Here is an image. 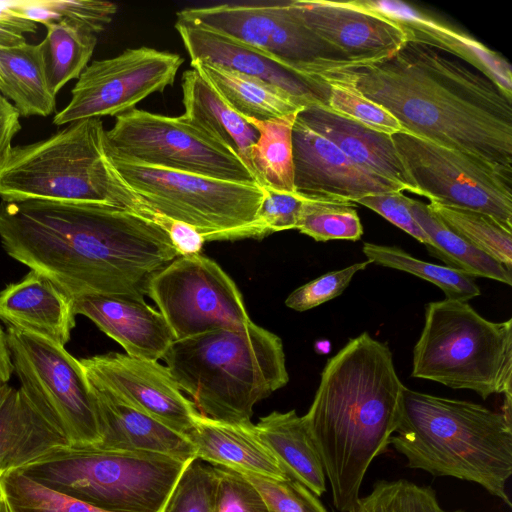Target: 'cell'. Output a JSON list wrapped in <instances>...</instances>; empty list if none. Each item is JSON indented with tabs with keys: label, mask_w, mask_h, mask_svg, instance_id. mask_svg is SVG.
<instances>
[{
	"label": "cell",
	"mask_w": 512,
	"mask_h": 512,
	"mask_svg": "<svg viewBox=\"0 0 512 512\" xmlns=\"http://www.w3.org/2000/svg\"><path fill=\"white\" fill-rule=\"evenodd\" d=\"M0 242L72 299L144 300L152 277L180 256L161 227L104 202L1 201Z\"/></svg>",
	"instance_id": "cell-1"
},
{
	"label": "cell",
	"mask_w": 512,
	"mask_h": 512,
	"mask_svg": "<svg viewBox=\"0 0 512 512\" xmlns=\"http://www.w3.org/2000/svg\"><path fill=\"white\" fill-rule=\"evenodd\" d=\"M354 87L404 132L512 173V97L461 60L407 41L387 57L322 77Z\"/></svg>",
	"instance_id": "cell-2"
},
{
	"label": "cell",
	"mask_w": 512,
	"mask_h": 512,
	"mask_svg": "<svg viewBox=\"0 0 512 512\" xmlns=\"http://www.w3.org/2000/svg\"><path fill=\"white\" fill-rule=\"evenodd\" d=\"M404 388L388 344L367 332L327 360L302 417L338 511L355 507L370 464L387 450L400 421Z\"/></svg>",
	"instance_id": "cell-3"
},
{
	"label": "cell",
	"mask_w": 512,
	"mask_h": 512,
	"mask_svg": "<svg viewBox=\"0 0 512 512\" xmlns=\"http://www.w3.org/2000/svg\"><path fill=\"white\" fill-rule=\"evenodd\" d=\"M395 433L390 444L409 468L476 483L511 507L510 413L405 387Z\"/></svg>",
	"instance_id": "cell-4"
},
{
	"label": "cell",
	"mask_w": 512,
	"mask_h": 512,
	"mask_svg": "<svg viewBox=\"0 0 512 512\" xmlns=\"http://www.w3.org/2000/svg\"><path fill=\"white\" fill-rule=\"evenodd\" d=\"M197 411L250 423L256 403L289 381L281 338L255 324L176 340L162 358Z\"/></svg>",
	"instance_id": "cell-5"
},
{
	"label": "cell",
	"mask_w": 512,
	"mask_h": 512,
	"mask_svg": "<svg viewBox=\"0 0 512 512\" xmlns=\"http://www.w3.org/2000/svg\"><path fill=\"white\" fill-rule=\"evenodd\" d=\"M191 460L148 451L65 445L17 470L108 512H162Z\"/></svg>",
	"instance_id": "cell-6"
},
{
	"label": "cell",
	"mask_w": 512,
	"mask_h": 512,
	"mask_svg": "<svg viewBox=\"0 0 512 512\" xmlns=\"http://www.w3.org/2000/svg\"><path fill=\"white\" fill-rule=\"evenodd\" d=\"M411 376L512 402V319L489 321L465 301L428 303Z\"/></svg>",
	"instance_id": "cell-7"
},
{
	"label": "cell",
	"mask_w": 512,
	"mask_h": 512,
	"mask_svg": "<svg viewBox=\"0 0 512 512\" xmlns=\"http://www.w3.org/2000/svg\"><path fill=\"white\" fill-rule=\"evenodd\" d=\"M105 132L102 120L91 118L12 146L0 167V198L111 203Z\"/></svg>",
	"instance_id": "cell-8"
},
{
	"label": "cell",
	"mask_w": 512,
	"mask_h": 512,
	"mask_svg": "<svg viewBox=\"0 0 512 512\" xmlns=\"http://www.w3.org/2000/svg\"><path fill=\"white\" fill-rule=\"evenodd\" d=\"M106 154L120 177L145 201L195 228L205 241L229 240L255 219L265 197L257 183L160 169Z\"/></svg>",
	"instance_id": "cell-9"
},
{
	"label": "cell",
	"mask_w": 512,
	"mask_h": 512,
	"mask_svg": "<svg viewBox=\"0 0 512 512\" xmlns=\"http://www.w3.org/2000/svg\"><path fill=\"white\" fill-rule=\"evenodd\" d=\"M178 21L205 26L256 48L312 82L339 69L358 66L307 28L291 1L224 3L186 8Z\"/></svg>",
	"instance_id": "cell-10"
},
{
	"label": "cell",
	"mask_w": 512,
	"mask_h": 512,
	"mask_svg": "<svg viewBox=\"0 0 512 512\" xmlns=\"http://www.w3.org/2000/svg\"><path fill=\"white\" fill-rule=\"evenodd\" d=\"M108 154L142 165L227 181L257 183L241 157L184 116L134 108L105 132Z\"/></svg>",
	"instance_id": "cell-11"
},
{
	"label": "cell",
	"mask_w": 512,
	"mask_h": 512,
	"mask_svg": "<svg viewBox=\"0 0 512 512\" xmlns=\"http://www.w3.org/2000/svg\"><path fill=\"white\" fill-rule=\"evenodd\" d=\"M20 389L70 446L96 445L100 430L96 398L80 362L62 346L7 330Z\"/></svg>",
	"instance_id": "cell-12"
},
{
	"label": "cell",
	"mask_w": 512,
	"mask_h": 512,
	"mask_svg": "<svg viewBox=\"0 0 512 512\" xmlns=\"http://www.w3.org/2000/svg\"><path fill=\"white\" fill-rule=\"evenodd\" d=\"M391 137L418 195L430 203L487 214L512 231V173L408 132Z\"/></svg>",
	"instance_id": "cell-13"
},
{
	"label": "cell",
	"mask_w": 512,
	"mask_h": 512,
	"mask_svg": "<svg viewBox=\"0 0 512 512\" xmlns=\"http://www.w3.org/2000/svg\"><path fill=\"white\" fill-rule=\"evenodd\" d=\"M147 296L176 340L216 329L240 328L250 319L230 276L202 254L179 256L150 280Z\"/></svg>",
	"instance_id": "cell-14"
},
{
	"label": "cell",
	"mask_w": 512,
	"mask_h": 512,
	"mask_svg": "<svg viewBox=\"0 0 512 512\" xmlns=\"http://www.w3.org/2000/svg\"><path fill=\"white\" fill-rule=\"evenodd\" d=\"M183 61L176 53L144 46L94 60L81 73L70 101L54 116L53 124L122 115L173 85Z\"/></svg>",
	"instance_id": "cell-15"
},
{
	"label": "cell",
	"mask_w": 512,
	"mask_h": 512,
	"mask_svg": "<svg viewBox=\"0 0 512 512\" xmlns=\"http://www.w3.org/2000/svg\"><path fill=\"white\" fill-rule=\"evenodd\" d=\"M88 381L124 404L186 436L198 413L169 369L158 361L121 353L80 359Z\"/></svg>",
	"instance_id": "cell-16"
},
{
	"label": "cell",
	"mask_w": 512,
	"mask_h": 512,
	"mask_svg": "<svg viewBox=\"0 0 512 512\" xmlns=\"http://www.w3.org/2000/svg\"><path fill=\"white\" fill-rule=\"evenodd\" d=\"M291 5L307 28L359 65L387 57L408 41L405 30L369 0H291Z\"/></svg>",
	"instance_id": "cell-17"
},
{
	"label": "cell",
	"mask_w": 512,
	"mask_h": 512,
	"mask_svg": "<svg viewBox=\"0 0 512 512\" xmlns=\"http://www.w3.org/2000/svg\"><path fill=\"white\" fill-rule=\"evenodd\" d=\"M294 190L308 200L352 203L362 197L403 191L370 173L296 118L292 130Z\"/></svg>",
	"instance_id": "cell-18"
},
{
	"label": "cell",
	"mask_w": 512,
	"mask_h": 512,
	"mask_svg": "<svg viewBox=\"0 0 512 512\" xmlns=\"http://www.w3.org/2000/svg\"><path fill=\"white\" fill-rule=\"evenodd\" d=\"M191 61L204 60L286 91L302 106L327 105L328 85L312 82L285 68L264 52L205 26L176 20Z\"/></svg>",
	"instance_id": "cell-19"
},
{
	"label": "cell",
	"mask_w": 512,
	"mask_h": 512,
	"mask_svg": "<svg viewBox=\"0 0 512 512\" xmlns=\"http://www.w3.org/2000/svg\"><path fill=\"white\" fill-rule=\"evenodd\" d=\"M73 304L76 315L89 318L129 356L158 361L176 341L162 314L145 300L85 296Z\"/></svg>",
	"instance_id": "cell-20"
},
{
	"label": "cell",
	"mask_w": 512,
	"mask_h": 512,
	"mask_svg": "<svg viewBox=\"0 0 512 512\" xmlns=\"http://www.w3.org/2000/svg\"><path fill=\"white\" fill-rule=\"evenodd\" d=\"M297 118L337 146L362 169L397 184L403 191L418 195L391 135L370 129L322 104L304 107Z\"/></svg>",
	"instance_id": "cell-21"
},
{
	"label": "cell",
	"mask_w": 512,
	"mask_h": 512,
	"mask_svg": "<svg viewBox=\"0 0 512 512\" xmlns=\"http://www.w3.org/2000/svg\"><path fill=\"white\" fill-rule=\"evenodd\" d=\"M73 299L31 270L0 292V320L15 329L65 347L75 326Z\"/></svg>",
	"instance_id": "cell-22"
},
{
	"label": "cell",
	"mask_w": 512,
	"mask_h": 512,
	"mask_svg": "<svg viewBox=\"0 0 512 512\" xmlns=\"http://www.w3.org/2000/svg\"><path fill=\"white\" fill-rule=\"evenodd\" d=\"M195 458L242 474L282 480L288 478L279 461L259 438L256 426L208 418L199 412L186 435Z\"/></svg>",
	"instance_id": "cell-23"
},
{
	"label": "cell",
	"mask_w": 512,
	"mask_h": 512,
	"mask_svg": "<svg viewBox=\"0 0 512 512\" xmlns=\"http://www.w3.org/2000/svg\"><path fill=\"white\" fill-rule=\"evenodd\" d=\"M395 20L414 41L453 55L493 81L512 97V69L508 61L470 36L441 24L399 2L371 1Z\"/></svg>",
	"instance_id": "cell-24"
},
{
	"label": "cell",
	"mask_w": 512,
	"mask_h": 512,
	"mask_svg": "<svg viewBox=\"0 0 512 512\" xmlns=\"http://www.w3.org/2000/svg\"><path fill=\"white\" fill-rule=\"evenodd\" d=\"M93 391L100 430V441L95 446L155 452L182 460L195 458L194 447L186 436L104 391L95 388Z\"/></svg>",
	"instance_id": "cell-25"
},
{
	"label": "cell",
	"mask_w": 512,
	"mask_h": 512,
	"mask_svg": "<svg viewBox=\"0 0 512 512\" xmlns=\"http://www.w3.org/2000/svg\"><path fill=\"white\" fill-rule=\"evenodd\" d=\"M65 445V438L20 388L0 384V473L18 469Z\"/></svg>",
	"instance_id": "cell-26"
},
{
	"label": "cell",
	"mask_w": 512,
	"mask_h": 512,
	"mask_svg": "<svg viewBox=\"0 0 512 512\" xmlns=\"http://www.w3.org/2000/svg\"><path fill=\"white\" fill-rule=\"evenodd\" d=\"M259 438L275 455L286 475L317 497L326 492L320 457L302 416L295 410L273 411L255 424Z\"/></svg>",
	"instance_id": "cell-27"
},
{
	"label": "cell",
	"mask_w": 512,
	"mask_h": 512,
	"mask_svg": "<svg viewBox=\"0 0 512 512\" xmlns=\"http://www.w3.org/2000/svg\"><path fill=\"white\" fill-rule=\"evenodd\" d=\"M182 102V116L235 151L249 167V150L258 138L257 130L227 104L196 68L182 75Z\"/></svg>",
	"instance_id": "cell-28"
},
{
	"label": "cell",
	"mask_w": 512,
	"mask_h": 512,
	"mask_svg": "<svg viewBox=\"0 0 512 512\" xmlns=\"http://www.w3.org/2000/svg\"><path fill=\"white\" fill-rule=\"evenodd\" d=\"M227 104L243 118L270 120L304 108L281 88L204 60L191 61Z\"/></svg>",
	"instance_id": "cell-29"
},
{
	"label": "cell",
	"mask_w": 512,
	"mask_h": 512,
	"mask_svg": "<svg viewBox=\"0 0 512 512\" xmlns=\"http://www.w3.org/2000/svg\"><path fill=\"white\" fill-rule=\"evenodd\" d=\"M0 92L20 116L46 117L53 112L56 97L48 86L41 42L0 48Z\"/></svg>",
	"instance_id": "cell-30"
},
{
	"label": "cell",
	"mask_w": 512,
	"mask_h": 512,
	"mask_svg": "<svg viewBox=\"0 0 512 512\" xmlns=\"http://www.w3.org/2000/svg\"><path fill=\"white\" fill-rule=\"evenodd\" d=\"M410 212L433 244L429 253L448 267L473 278L484 277L512 285V271L483 253L453 230L430 208L429 204L408 198Z\"/></svg>",
	"instance_id": "cell-31"
},
{
	"label": "cell",
	"mask_w": 512,
	"mask_h": 512,
	"mask_svg": "<svg viewBox=\"0 0 512 512\" xmlns=\"http://www.w3.org/2000/svg\"><path fill=\"white\" fill-rule=\"evenodd\" d=\"M298 113L264 121L244 118L258 132L249 150V168L258 185L295 192L292 130Z\"/></svg>",
	"instance_id": "cell-32"
},
{
	"label": "cell",
	"mask_w": 512,
	"mask_h": 512,
	"mask_svg": "<svg viewBox=\"0 0 512 512\" xmlns=\"http://www.w3.org/2000/svg\"><path fill=\"white\" fill-rule=\"evenodd\" d=\"M44 26L46 36L41 44L47 82L56 97L69 81L78 79L88 66L97 44V35L68 21L50 22Z\"/></svg>",
	"instance_id": "cell-33"
},
{
	"label": "cell",
	"mask_w": 512,
	"mask_h": 512,
	"mask_svg": "<svg viewBox=\"0 0 512 512\" xmlns=\"http://www.w3.org/2000/svg\"><path fill=\"white\" fill-rule=\"evenodd\" d=\"M362 251L370 263L404 271L439 287L449 300L465 301L481 294L472 276L448 267L417 259L396 246L365 242Z\"/></svg>",
	"instance_id": "cell-34"
},
{
	"label": "cell",
	"mask_w": 512,
	"mask_h": 512,
	"mask_svg": "<svg viewBox=\"0 0 512 512\" xmlns=\"http://www.w3.org/2000/svg\"><path fill=\"white\" fill-rule=\"evenodd\" d=\"M429 206L456 234L511 271L512 231L481 212L435 203Z\"/></svg>",
	"instance_id": "cell-35"
},
{
	"label": "cell",
	"mask_w": 512,
	"mask_h": 512,
	"mask_svg": "<svg viewBox=\"0 0 512 512\" xmlns=\"http://www.w3.org/2000/svg\"><path fill=\"white\" fill-rule=\"evenodd\" d=\"M0 493L7 512H108L45 487L17 469L0 473Z\"/></svg>",
	"instance_id": "cell-36"
},
{
	"label": "cell",
	"mask_w": 512,
	"mask_h": 512,
	"mask_svg": "<svg viewBox=\"0 0 512 512\" xmlns=\"http://www.w3.org/2000/svg\"><path fill=\"white\" fill-rule=\"evenodd\" d=\"M12 7L37 24L68 21L95 35L106 28L117 12L116 4L99 0H14Z\"/></svg>",
	"instance_id": "cell-37"
},
{
	"label": "cell",
	"mask_w": 512,
	"mask_h": 512,
	"mask_svg": "<svg viewBox=\"0 0 512 512\" xmlns=\"http://www.w3.org/2000/svg\"><path fill=\"white\" fill-rule=\"evenodd\" d=\"M296 229L315 241H358L363 235L355 204L305 199Z\"/></svg>",
	"instance_id": "cell-38"
},
{
	"label": "cell",
	"mask_w": 512,
	"mask_h": 512,
	"mask_svg": "<svg viewBox=\"0 0 512 512\" xmlns=\"http://www.w3.org/2000/svg\"><path fill=\"white\" fill-rule=\"evenodd\" d=\"M348 512H465L443 509L435 491L405 479L377 481L369 494L360 497Z\"/></svg>",
	"instance_id": "cell-39"
},
{
	"label": "cell",
	"mask_w": 512,
	"mask_h": 512,
	"mask_svg": "<svg viewBox=\"0 0 512 512\" xmlns=\"http://www.w3.org/2000/svg\"><path fill=\"white\" fill-rule=\"evenodd\" d=\"M262 188L265 197L255 219L234 231L229 240L263 238L275 232L296 229L305 198L295 192Z\"/></svg>",
	"instance_id": "cell-40"
},
{
	"label": "cell",
	"mask_w": 512,
	"mask_h": 512,
	"mask_svg": "<svg viewBox=\"0 0 512 512\" xmlns=\"http://www.w3.org/2000/svg\"><path fill=\"white\" fill-rule=\"evenodd\" d=\"M327 107L375 131L393 135L404 132L398 120L385 108L366 98L351 85L329 80Z\"/></svg>",
	"instance_id": "cell-41"
},
{
	"label": "cell",
	"mask_w": 512,
	"mask_h": 512,
	"mask_svg": "<svg viewBox=\"0 0 512 512\" xmlns=\"http://www.w3.org/2000/svg\"><path fill=\"white\" fill-rule=\"evenodd\" d=\"M213 466L194 458L182 472L162 512H214Z\"/></svg>",
	"instance_id": "cell-42"
},
{
	"label": "cell",
	"mask_w": 512,
	"mask_h": 512,
	"mask_svg": "<svg viewBox=\"0 0 512 512\" xmlns=\"http://www.w3.org/2000/svg\"><path fill=\"white\" fill-rule=\"evenodd\" d=\"M262 495L268 512H327L316 495L300 482L243 474Z\"/></svg>",
	"instance_id": "cell-43"
},
{
	"label": "cell",
	"mask_w": 512,
	"mask_h": 512,
	"mask_svg": "<svg viewBox=\"0 0 512 512\" xmlns=\"http://www.w3.org/2000/svg\"><path fill=\"white\" fill-rule=\"evenodd\" d=\"M213 469L214 512H268L262 495L242 473L220 466Z\"/></svg>",
	"instance_id": "cell-44"
},
{
	"label": "cell",
	"mask_w": 512,
	"mask_h": 512,
	"mask_svg": "<svg viewBox=\"0 0 512 512\" xmlns=\"http://www.w3.org/2000/svg\"><path fill=\"white\" fill-rule=\"evenodd\" d=\"M369 264L371 263L366 260L323 274L295 289L285 300V305L302 312L332 300L342 294L353 276Z\"/></svg>",
	"instance_id": "cell-45"
},
{
	"label": "cell",
	"mask_w": 512,
	"mask_h": 512,
	"mask_svg": "<svg viewBox=\"0 0 512 512\" xmlns=\"http://www.w3.org/2000/svg\"><path fill=\"white\" fill-rule=\"evenodd\" d=\"M408 198L409 197H407L403 191H395L367 195L357 200L355 204L363 205L375 211L420 243L424 244L427 250L430 251L433 248V244L412 216L408 206Z\"/></svg>",
	"instance_id": "cell-46"
},
{
	"label": "cell",
	"mask_w": 512,
	"mask_h": 512,
	"mask_svg": "<svg viewBox=\"0 0 512 512\" xmlns=\"http://www.w3.org/2000/svg\"><path fill=\"white\" fill-rule=\"evenodd\" d=\"M37 23L25 18L12 7V0L0 1V48L26 42L25 33H36Z\"/></svg>",
	"instance_id": "cell-47"
},
{
	"label": "cell",
	"mask_w": 512,
	"mask_h": 512,
	"mask_svg": "<svg viewBox=\"0 0 512 512\" xmlns=\"http://www.w3.org/2000/svg\"><path fill=\"white\" fill-rule=\"evenodd\" d=\"M20 113L0 93V167L12 148V140L21 130Z\"/></svg>",
	"instance_id": "cell-48"
},
{
	"label": "cell",
	"mask_w": 512,
	"mask_h": 512,
	"mask_svg": "<svg viewBox=\"0 0 512 512\" xmlns=\"http://www.w3.org/2000/svg\"><path fill=\"white\" fill-rule=\"evenodd\" d=\"M13 371L7 333L0 326V384H8Z\"/></svg>",
	"instance_id": "cell-49"
},
{
	"label": "cell",
	"mask_w": 512,
	"mask_h": 512,
	"mask_svg": "<svg viewBox=\"0 0 512 512\" xmlns=\"http://www.w3.org/2000/svg\"><path fill=\"white\" fill-rule=\"evenodd\" d=\"M0 512H7V509L5 507V504L1 498V502H0Z\"/></svg>",
	"instance_id": "cell-50"
},
{
	"label": "cell",
	"mask_w": 512,
	"mask_h": 512,
	"mask_svg": "<svg viewBox=\"0 0 512 512\" xmlns=\"http://www.w3.org/2000/svg\"><path fill=\"white\" fill-rule=\"evenodd\" d=\"M0 502H1V493H0Z\"/></svg>",
	"instance_id": "cell-51"
}]
</instances>
